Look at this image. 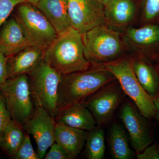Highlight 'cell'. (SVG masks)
Segmentation results:
<instances>
[{
  "mask_svg": "<svg viewBox=\"0 0 159 159\" xmlns=\"http://www.w3.org/2000/svg\"><path fill=\"white\" fill-rule=\"evenodd\" d=\"M152 99L153 100L154 104L156 108L157 112L158 114L159 117V94L156 97H152Z\"/></svg>",
  "mask_w": 159,
  "mask_h": 159,
  "instance_id": "30",
  "label": "cell"
},
{
  "mask_svg": "<svg viewBox=\"0 0 159 159\" xmlns=\"http://www.w3.org/2000/svg\"><path fill=\"white\" fill-rule=\"evenodd\" d=\"M125 95L116 79L103 86L84 103L93 114L97 126L103 127L111 122Z\"/></svg>",
  "mask_w": 159,
  "mask_h": 159,
  "instance_id": "8",
  "label": "cell"
},
{
  "mask_svg": "<svg viewBox=\"0 0 159 159\" xmlns=\"http://www.w3.org/2000/svg\"><path fill=\"white\" fill-rule=\"evenodd\" d=\"M11 119L6 107L5 98L0 91V139L7 123Z\"/></svg>",
  "mask_w": 159,
  "mask_h": 159,
  "instance_id": "26",
  "label": "cell"
},
{
  "mask_svg": "<svg viewBox=\"0 0 159 159\" xmlns=\"http://www.w3.org/2000/svg\"><path fill=\"white\" fill-rule=\"evenodd\" d=\"M45 159H71L68 154L60 145L54 142L44 157Z\"/></svg>",
  "mask_w": 159,
  "mask_h": 159,
  "instance_id": "27",
  "label": "cell"
},
{
  "mask_svg": "<svg viewBox=\"0 0 159 159\" xmlns=\"http://www.w3.org/2000/svg\"><path fill=\"white\" fill-rule=\"evenodd\" d=\"M40 1V0H26V2L27 3L35 6Z\"/></svg>",
  "mask_w": 159,
  "mask_h": 159,
  "instance_id": "31",
  "label": "cell"
},
{
  "mask_svg": "<svg viewBox=\"0 0 159 159\" xmlns=\"http://www.w3.org/2000/svg\"><path fill=\"white\" fill-rule=\"evenodd\" d=\"M88 134L89 132L87 131L57 122L54 140L66 150L71 159H75L85 145Z\"/></svg>",
  "mask_w": 159,
  "mask_h": 159,
  "instance_id": "18",
  "label": "cell"
},
{
  "mask_svg": "<svg viewBox=\"0 0 159 159\" xmlns=\"http://www.w3.org/2000/svg\"></svg>",
  "mask_w": 159,
  "mask_h": 159,
  "instance_id": "34",
  "label": "cell"
},
{
  "mask_svg": "<svg viewBox=\"0 0 159 159\" xmlns=\"http://www.w3.org/2000/svg\"><path fill=\"white\" fill-rule=\"evenodd\" d=\"M71 26L81 34L105 24V6L98 0H68Z\"/></svg>",
  "mask_w": 159,
  "mask_h": 159,
  "instance_id": "10",
  "label": "cell"
},
{
  "mask_svg": "<svg viewBox=\"0 0 159 159\" xmlns=\"http://www.w3.org/2000/svg\"><path fill=\"white\" fill-rule=\"evenodd\" d=\"M54 118L56 122L88 132L93 130L97 126L93 114L84 102L59 111Z\"/></svg>",
  "mask_w": 159,
  "mask_h": 159,
  "instance_id": "17",
  "label": "cell"
},
{
  "mask_svg": "<svg viewBox=\"0 0 159 159\" xmlns=\"http://www.w3.org/2000/svg\"><path fill=\"white\" fill-rule=\"evenodd\" d=\"M56 125L55 118L45 109L35 105L33 116L23 125L26 133L34 138L40 159L44 157L47 151L55 142Z\"/></svg>",
  "mask_w": 159,
  "mask_h": 159,
  "instance_id": "12",
  "label": "cell"
},
{
  "mask_svg": "<svg viewBox=\"0 0 159 159\" xmlns=\"http://www.w3.org/2000/svg\"><path fill=\"white\" fill-rule=\"evenodd\" d=\"M25 134L22 125L10 119L0 139V148L12 157L22 144Z\"/></svg>",
  "mask_w": 159,
  "mask_h": 159,
  "instance_id": "20",
  "label": "cell"
},
{
  "mask_svg": "<svg viewBox=\"0 0 159 159\" xmlns=\"http://www.w3.org/2000/svg\"><path fill=\"white\" fill-rule=\"evenodd\" d=\"M103 65L116 77L142 116L147 119L155 116L157 112L152 98L142 88L135 74L132 54L129 53Z\"/></svg>",
  "mask_w": 159,
  "mask_h": 159,
  "instance_id": "4",
  "label": "cell"
},
{
  "mask_svg": "<svg viewBox=\"0 0 159 159\" xmlns=\"http://www.w3.org/2000/svg\"><path fill=\"white\" fill-rule=\"evenodd\" d=\"M157 62L158 65L159 67V57L158 58V59H157Z\"/></svg>",
  "mask_w": 159,
  "mask_h": 159,
  "instance_id": "33",
  "label": "cell"
},
{
  "mask_svg": "<svg viewBox=\"0 0 159 159\" xmlns=\"http://www.w3.org/2000/svg\"><path fill=\"white\" fill-rule=\"evenodd\" d=\"M108 141L111 154L114 159L133 158L134 152L129 147L126 134L116 122L111 126Z\"/></svg>",
  "mask_w": 159,
  "mask_h": 159,
  "instance_id": "21",
  "label": "cell"
},
{
  "mask_svg": "<svg viewBox=\"0 0 159 159\" xmlns=\"http://www.w3.org/2000/svg\"><path fill=\"white\" fill-rule=\"evenodd\" d=\"M0 91L11 119L23 126L33 116L35 108L29 75L21 74L7 79Z\"/></svg>",
  "mask_w": 159,
  "mask_h": 159,
  "instance_id": "5",
  "label": "cell"
},
{
  "mask_svg": "<svg viewBox=\"0 0 159 159\" xmlns=\"http://www.w3.org/2000/svg\"><path fill=\"white\" fill-rule=\"evenodd\" d=\"M116 80L103 65H92L85 70L62 75L58 86L57 112L83 102L103 86Z\"/></svg>",
  "mask_w": 159,
  "mask_h": 159,
  "instance_id": "1",
  "label": "cell"
},
{
  "mask_svg": "<svg viewBox=\"0 0 159 159\" xmlns=\"http://www.w3.org/2000/svg\"><path fill=\"white\" fill-rule=\"evenodd\" d=\"M15 19L33 46L47 48L57 36L48 20L36 6L29 3L20 4Z\"/></svg>",
  "mask_w": 159,
  "mask_h": 159,
  "instance_id": "7",
  "label": "cell"
},
{
  "mask_svg": "<svg viewBox=\"0 0 159 159\" xmlns=\"http://www.w3.org/2000/svg\"><path fill=\"white\" fill-rule=\"evenodd\" d=\"M85 153L88 159H101L105 152L104 129L97 126L96 128L89 132L86 141Z\"/></svg>",
  "mask_w": 159,
  "mask_h": 159,
  "instance_id": "22",
  "label": "cell"
},
{
  "mask_svg": "<svg viewBox=\"0 0 159 159\" xmlns=\"http://www.w3.org/2000/svg\"><path fill=\"white\" fill-rule=\"evenodd\" d=\"M26 0H0V30L15 7Z\"/></svg>",
  "mask_w": 159,
  "mask_h": 159,
  "instance_id": "25",
  "label": "cell"
},
{
  "mask_svg": "<svg viewBox=\"0 0 159 159\" xmlns=\"http://www.w3.org/2000/svg\"><path fill=\"white\" fill-rule=\"evenodd\" d=\"M138 159H159V145L154 143L148 146L142 152L137 154Z\"/></svg>",
  "mask_w": 159,
  "mask_h": 159,
  "instance_id": "28",
  "label": "cell"
},
{
  "mask_svg": "<svg viewBox=\"0 0 159 159\" xmlns=\"http://www.w3.org/2000/svg\"><path fill=\"white\" fill-rule=\"evenodd\" d=\"M31 46L15 19L4 23L0 30V53L8 58Z\"/></svg>",
  "mask_w": 159,
  "mask_h": 159,
  "instance_id": "14",
  "label": "cell"
},
{
  "mask_svg": "<svg viewBox=\"0 0 159 159\" xmlns=\"http://www.w3.org/2000/svg\"><path fill=\"white\" fill-rule=\"evenodd\" d=\"M7 60L6 56L0 53V88L8 79Z\"/></svg>",
  "mask_w": 159,
  "mask_h": 159,
  "instance_id": "29",
  "label": "cell"
},
{
  "mask_svg": "<svg viewBox=\"0 0 159 159\" xmlns=\"http://www.w3.org/2000/svg\"><path fill=\"white\" fill-rule=\"evenodd\" d=\"M141 21L143 25L152 23L159 18V0H140Z\"/></svg>",
  "mask_w": 159,
  "mask_h": 159,
  "instance_id": "23",
  "label": "cell"
},
{
  "mask_svg": "<svg viewBox=\"0 0 159 159\" xmlns=\"http://www.w3.org/2000/svg\"><path fill=\"white\" fill-rule=\"evenodd\" d=\"M132 55L134 71L142 88L151 98L159 95V77L157 71L146 59Z\"/></svg>",
  "mask_w": 159,
  "mask_h": 159,
  "instance_id": "19",
  "label": "cell"
},
{
  "mask_svg": "<svg viewBox=\"0 0 159 159\" xmlns=\"http://www.w3.org/2000/svg\"><path fill=\"white\" fill-rule=\"evenodd\" d=\"M139 0H113L105 6V24L122 32L133 26L138 16Z\"/></svg>",
  "mask_w": 159,
  "mask_h": 159,
  "instance_id": "13",
  "label": "cell"
},
{
  "mask_svg": "<svg viewBox=\"0 0 159 159\" xmlns=\"http://www.w3.org/2000/svg\"><path fill=\"white\" fill-rule=\"evenodd\" d=\"M35 6L48 20L57 35L72 27L68 0H40Z\"/></svg>",
  "mask_w": 159,
  "mask_h": 159,
  "instance_id": "16",
  "label": "cell"
},
{
  "mask_svg": "<svg viewBox=\"0 0 159 159\" xmlns=\"http://www.w3.org/2000/svg\"><path fill=\"white\" fill-rule=\"evenodd\" d=\"M131 54L145 59H154L159 49V25L151 23L141 27L132 26L122 32Z\"/></svg>",
  "mask_w": 159,
  "mask_h": 159,
  "instance_id": "9",
  "label": "cell"
},
{
  "mask_svg": "<svg viewBox=\"0 0 159 159\" xmlns=\"http://www.w3.org/2000/svg\"><path fill=\"white\" fill-rule=\"evenodd\" d=\"M85 58L92 65H103L130 53L122 32L106 24L82 34Z\"/></svg>",
  "mask_w": 159,
  "mask_h": 159,
  "instance_id": "3",
  "label": "cell"
},
{
  "mask_svg": "<svg viewBox=\"0 0 159 159\" xmlns=\"http://www.w3.org/2000/svg\"><path fill=\"white\" fill-rule=\"evenodd\" d=\"M46 48L31 46L12 56L7 63L8 79L21 75H29L43 60Z\"/></svg>",
  "mask_w": 159,
  "mask_h": 159,
  "instance_id": "15",
  "label": "cell"
},
{
  "mask_svg": "<svg viewBox=\"0 0 159 159\" xmlns=\"http://www.w3.org/2000/svg\"><path fill=\"white\" fill-rule=\"evenodd\" d=\"M120 119L128 131L132 145L137 154L142 152L153 142L149 123L136 107L126 101L122 105Z\"/></svg>",
  "mask_w": 159,
  "mask_h": 159,
  "instance_id": "11",
  "label": "cell"
},
{
  "mask_svg": "<svg viewBox=\"0 0 159 159\" xmlns=\"http://www.w3.org/2000/svg\"><path fill=\"white\" fill-rule=\"evenodd\" d=\"M14 159H40L34 151L30 140V135L26 133L25 139L17 152L12 157Z\"/></svg>",
  "mask_w": 159,
  "mask_h": 159,
  "instance_id": "24",
  "label": "cell"
},
{
  "mask_svg": "<svg viewBox=\"0 0 159 159\" xmlns=\"http://www.w3.org/2000/svg\"><path fill=\"white\" fill-rule=\"evenodd\" d=\"M43 60L61 75L85 70L92 66L84 55L82 34L73 27L57 35L45 50Z\"/></svg>",
  "mask_w": 159,
  "mask_h": 159,
  "instance_id": "2",
  "label": "cell"
},
{
  "mask_svg": "<svg viewBox=\"0 0 159 159\" xmlns=\"http://www.w3.org/2000/svg\"><path fill=\"white\" fill-rule=\"evenodd\" d=\"M28 75L35 106L43 107L55 118L57 113L58 86L62 75L43 60Z\"/></svg>",
  "mask_w": 159,
  "mask_h": 159,
  "instance_id": "6",
  "label": "cell"
},
{
  "mask_svg": "<svg viewBox=\"0 0 159 159\" xmlns=\"http://www.w3.org/2000/svg\"><path fill=\"white\" fill-rule=\"evenodd\" d=\"M100 2L103 4L104 6H106L107 5H108L109 3L113 1V0H98Z\"/></svg>",
  "mask_w": 159,
  "mask_h": 159,
  "instance_id": "32",
  "label": "cell"
}]
</instances>
